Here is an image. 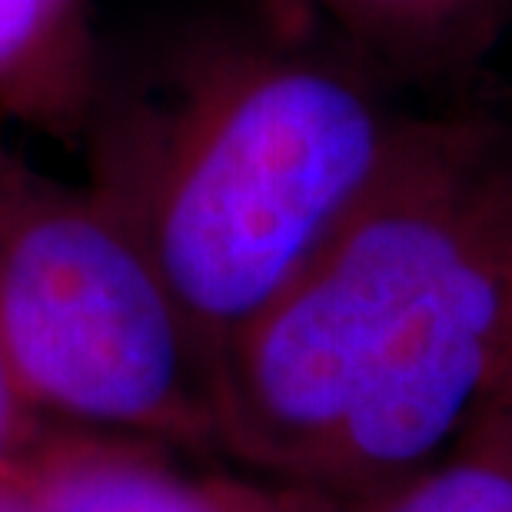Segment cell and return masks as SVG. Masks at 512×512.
Returning <instances> with one entry per match:
<instances>
[{
	"label": "cell",
	"mask_w": 512,
	"mask_h": 512,
	"mask_svg": "<svg viewBox=\"0 0 512 512\" xmlns=\"http://www.w3.org/2000/svg\"><path fill=\"white\" fill-rule=\"evenodd\" d=\"M406 114L343 57L237 47L120 110L90 190L140 243L210 370L356 207Z\"/></svg>",
	"instance_id": "cell-2"
},
{
	"label": "cell",
	"mask_w": 512,
	"mask_h": 512,
	"mask_svg": "<svg viewBox=\"0 0 512 512\" xmlns=\"http://www.w3.org/2000/svg\"><path fill=\"white\" fill-rule=\"evenodd\" d=\"M187 456L137 436L50 426L14 486L30 512H356L316 489Z\"/></svg>",
	"instance_id": "cell-4"
},
{
	"label": "cell",
	"mask_w": 512,
	"mask_h": 512,
	"mask_svg": "<svg viewBox=\"0 0 512 512\" xmlns=\"http://www.w3.org/2000/svg\"><path fill=\"white\" fill-rule=\"evenodd\" d=\"M473 423L493 429V433L506 436L512 443V296H509V313H506V330H503V346H499V360L493 373V386L479 416Z\"/></svg>",
	"instance_id": "cell-9"
},
{
	"label": "cell",
	"mask_w": 512,
	"mask_h": 512,
	"mask_svg": "<svg viewBox=\"0 0 512 512\" xmlns=\"http://www.w3.org/2000/svg\"><path fill=\"white\" fill-rule=\"evenodd\" d=\"M350 37L413 74L483 60L512 27V0H316Z\"/></svg>",
	"instance_id": "cell-6"
},
{
	"label": "cell",
	"mask_w": 512,
	"mask_h": 512,
	"mask_svg": "<svg viewBox=\"0 0 512 512\" xmlns=\"http://www.w3.org/2000/svg\"><path fill=\"white\" fill-rule=\"evenodd\" d=\"M512 296V133L406 117L383 170L213 366L217 453L356 512L453 453Z\"/></svg>",
	"instance_id": "cell-1"
},
{
	"label": "cell",
	"mask_w": 512,
	"mask_h": 512,
	"mask_svg": "<svg viewBox=\"0 0 512 512\" xmlns=\"http://www.w3.org/2000/svg\"><path fill=\"white\" fill-rule=\"evenodd\" d=\"M50 423L30 406L0 346V486L17 483Z\"/></svg>",
	"instance_id": "cell-8"
},
{
	"label": "cell",
	"mask_w": 512,
	"mask_h": 512,
	"mask_svg": "<svg viewBox=\"0 0 512 512\" xmlns=\"http://www.w3.org/2000/svg\"><path fill=\"white\" fill-rule=\"evenodd\" d=\"M0 114L67 137L97 114L90 0H0Z\"/></svg>",
	"instance_id": "cell-5"
},
{
	"label": "cell",
	"mask_w": 512,
	"mask_h": 512,
	"mask_svg": "<svg viewBox=\"0 0 512 512\" xmlns=\"http://www.w3.org/2000/svg\"><path fill=\"white\" fill-rule=\"evenodd\" d=\"M370 512H512V443L473 423L443 463Z\"/></svg>",
	"instance_id": "cell-7"
},
{
	"label": "cell",
	"mask_w": 512,
	"mask_h": 512,
	"mask_svg": "<svg viewBox=\"0 0 512 512\" xmlns=\"http://www.w3.org/2000/svg\"><path fill=\"white\" fill-rule=\"evenodd\" d=\"M0 512H30L27 499L20 496V489L10 483V486H0Z\"/></svg>",
	"instance_id": "cell-10"
},
{
	"label": "cell",
	"mask_w": 512,
	"mask_h": 512,
	"mask_svg": "<svg viewBox=\"0 0 512 512\" xmlns=\"http://www.w3.org/2000/svg\"><path fill=\"white\" fill-rule=\"evenodd\" d=\"M0 346L50 426L217 453L207 360L140 243L4 143Z\"/></svg>",
	"instance_id": "cell-3"
}]
</instances>
